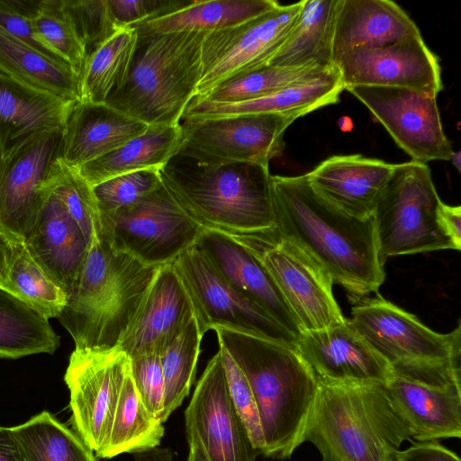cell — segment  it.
<instances>
[{"label": "cell", "mask_w": 461, "mask_h": 461, "mask_svg": "<svg viewBox=\"0 0 461 461\" xmlns=\"http://www.w3.org/2000/svg\"><path fill=\"white\" fill-rule=\"evenodd\" d=\"M130 372L144 405L162 422L165 386L159 355L151 353L130 358Z\"/></svg>", "instance_id": "obj_45"}, {"label": "cell", "mask_w": 461, "mask_h": 461, "mask_svg": "<svg viewBox=\"0 0 461 461\" xmlns=\"http://www.w3.org/2000/svg\"><path fill=\"white\" fill-rule=\"evenodd\" d=\"M62 131H44L0 152V232L24 242L51 193L47 180Z\"/></svg>", "instance_id": "obj_12"}, {"label": "cell", "mask_w": 461, "mask_h": 461, "mask_svg": "<svg viewBox=\"0 0 461 461\" xmlns=\"http://www.w3.org/2000/svg\"><path fill=\"white\" fill-rule=\"evenodd\" d=\"M76 104L28 88L0 73V152L34 134L63 131Z\"/></svg>", "instance_id": "obj_28"}, {"label": "cell", "mask_w": 461, "mask_h": 461, "mask_svg": "<svg viewBox=\"0 0 461 461\" xmlns=\"http://www.w3.org/2000/svg\"><path fill=\"white\" fill-rule=\"evenodd\" d=\"M348 319L393 374L443 384L461 383V326L438 333L376 293L353 303Z\"/></svg>", "instance_id": "obj_7"}, {"label": "cell", "mask_w": 461, "mask_h": 461, "mask_svg": "<svg viewBox=\"0 0 461 461\" xmlns=\"http://www.w3.org/2000/svg\"><path fill=\"white\" fill-rule=\"evenodd\" d=\"M194 246L231 287L266 310L296 337L301 336L295 317L251 248L230 235L205 228Z\"/></svg>", "instance_id": "obj_20"}, {"label": "cell", "mask_w": 461, "mask_h": 461, "mask_svg": "<svg viewBox=\"0 0 461 461\" xmlns=\"http://www.w3.org/2000/svg\"><path fill=\"white\" fill-rule=\"evenodd\" d=\"M9 430L19 461H97L82 438L47 411Z\"/></svg>", "instance_id": "obj_33"}, {"label": "cell", "mask_w": 461, "mask_h": 461, "mask_svg": "<svg viewBox=\"0 0 461 461\" xmlns=\"http://www.w3.org/2000/svg\"><path fill=\"white\" fill-rule=\"evenodd\" d=\"M441 203L426 164H395L373 213L383 265L395 256L456 250L440 221Z\"/></svg>", "instance_id": "obj_8"}, {"label": "cell", "mask_w": 461, "mask_h": 461, "mask_svg": "<svg viewBox=\"0 0 461 461\" xmlns=\"http://www.w3.org/2000/svg\"><path fill=\"white\" fill-rule=\"evenodd\" d=\"M207 33L137 32L127 77L105 104L148 125L179 124L197 95Z\"/></svg>", "instance_id": "obj_6"}, {"label": "cell", "mask_w": 461, "mask_h": 461, "mask_svg": "<svg viewBox=\"0 0 461 461\" xmlns=\"http://www.w3.org/2000/svg\"><path fill=\"white\" fill-rule=\"evenodd\" d=\"M278 5L274 0H193L177 11L133 28L138 33L211 32L239 25Z\"/></svg>", "instance_id": "obj_32"}, {"label": "cell", "mask_w": 461, "mask_h": 461, "mask_svg": "<svg viewBox=\"0 0 461 461\" xmlns=\"http://www.w3.org/2000/svg\"><path fill=\"white\" fill-rule=\"evenodd\" d=\"M224 369L226 383L231 402L243 422L249 438L260 455H263L265 443L256 402L249 384L224 348L219 350Z\"/></svg>", "instance_id": "obj_44"}, {"label": "cell", "mask_w": 461, "mask_h": 461, "mask_svg": "<svg viewBox=\"0 0 461 461\" xmlns=\"http://www.w3.org/2000/svg\"><path fill=\"white\" fill-rule=\"evenodd\" d=\"M194 318L189 294L171 264L162 266L118 348L129 358L160 354Z\"/></svg>", "instance_id": "obj_21"}, {"label": "cell", "mask_w": 461, "mask_h": 461, "mask_svg": "<svg viewBox=\"0 0 461 461\" xmlns=\"http://www.w3.org/2000/svg\"><path fill=\"white\" fill-rule=\"evenodd\" d=\"M163 423L144 405L129 371L117 402L107 447L102 458L158 447L164 436Z\"/></svg>", "instance_id": "obj_36"}, {"label": "cell", "mask_w": 461, "mask_h": 461, "mask_svg": "<svg viewBox=\"0 0 461 461\" xmlns=\"http://www.w3.org/2000/svg\"><path fill=\"white\" fill-rule=\"evenodd\" d=\"M388 461H400L396 456V451L390 456Z\"/></svg>", "instance_id": "obj_55"}, {"label": "cell", "mask_w": 461, "mask_h": 461, "mask_svg": "<svg viewBox=\"0 0 461 461\" xmlns=\"http://www.w3.org/2000/svg\"><path fill=\"white\" fill-rule=\"evenodd\" d=\"M160 169H144L121 175L93 187L100 214L134 203L161 184Z\"/></svg>", "instance_id": "obj_42"}, {"label": "cell", "mask_w": 461, "mask_h": 461, "mask_svg": "<svg viewBox=\"0 0 461 461\" xmlns=\"http://www.w3.org/2000/svg\"><path fill=\"white\" fill-rule=\"evenodd\" d=\"M193 0H107L112 18L119 30L141 24L188 5Z\"/></svg>", "instance_id": "obj_46"}, {"label": "cell", "mask_w": 461, "mask_h": 461, "mask_svg": "<svg viewBox=\"0 0 461 461\" xmlns=\"http://www.w3.org/2000/svg\"><path fill=\"white\" fill-rule=\"evenodd\" d=\"M301 3L279 5L239 25L208 32L202 47L196 96H204L238 75L267 66L292 30Z\"/></svg>", "instance_id": "obj_15"}, {"label": "cell", "mask_w": 461, "mask_h": 461, "mask_svg": "<svg viewBox=\"0 0 461 461\" xmlns=\"http://www.w3.org/2000/svg\"><path fill=\"white\" fill-rule=\"evenodd\" d=\"M130 358L118 348L97 352L74 349L64 380L69 390L74 431L96 456L107 447Z\"/></svg>", "instance_id": "obj_14"}, {"label": "cell", "mask_w": 461, "mask_h": 461, "mask_svg": "<svg viewBox=\"0 0 461 461\" xmlns=\"http://www.w3.org/2000/svg\"><path fill=\"white\" fill-rule=\"evenodd\" d=\"M219 346L245 375L258 408L263 456L289 459L303 435L319 384L296 348L231 330L216 328Z\"/></svg>", "instance_id": "obj_2"}, {"label": "cell", "mask_w": 461, "mask_h": 461, "mask_svg": "<svg viewBox=\"0 0 461 461\" xmlns=\"http://www.w3.org/2000/svg\"><path fill=\"white\" fill-rule=\"evenodd\" d=\"M407 440L411 430L384 385L319 384L303 443H312L321 461H388Z\"/></svg>", "instance_id": "obj_5"}, {"label": "cell", "mask_w": 461, "mask_h": 461, "mask_svg": "<svg viewBox=\"0 0 461 461\" xmlns=\"http://www.w3.org/2000/svg\"><path fill=\"white\" fill-rule=\"evenodd\" d=\"M170 264L189 294L203 336L221 328L296 348L299 338L231 287L195 246Z\"/></svg>", "instance_id": "obj_10"}, {"label": "cell", "mask_w": 461, "mask_h": 461, "mask_svg": "<svg viewBox=\"0 0 461 461\" xmlns=\"http://www.w3.org/2000/svg\"><path fill=\"white\" fill-rule=\"evenodd\" d=\"M296 350L321 384L385 385L393 375L391 366L367 344L348 319L302 333Z\"/></svg>", "instance_id": "obj_19"}, {"label": "cell", "mask_w": 461, "mask_h": 461, "mask_svg": "<svg viewBox=\"0 0 461 461\" xmlns=\"http://www.w3.org/2000/svg\"><path fill=\"white\" fill-rule=\"evenodd\" d=\"M185 431L200 440L210 461H256L260 455L231 402L219 351L185 411Z\"/></svg>", "instance_id": "obj_17"}, {"label": "cell", "mask_w": 461, "mask_h": 461, "mask_svg": "<svg viewBox=\"0 0 461 461\" xmlns=\"http://www.w3.org/2000/svg\"><path fill=\"white\" fill-rule=\"evenodd\" d=\"M395 164L355 155H337L305 174L312 188L327 201L357 218L373 213Z\"/></svg>", "instance_id": "obj_23"}, {"label": "cell", "mask_w": 461, "mask_h": 461, "mask_svg": "<svg viewBox=\"0 0 461 461\" xmlns=\"http://www.w3.org/2000/svg\"><path fill=\"white\" fill-rule=\"evenodd\" d=\"M181 139L180 123L149 125L142 134L77 169L91 187L121 175L161 169L177 154Z\"/></svg>", "instance_id": "obj_29"}, {"label": "cell", "mask_w": 461, "mask_h": 461, "mask_svg": "<svg viewBox=\"0 0 461 461\" xmlns=\"http://www.w3.org/2000/svg\"><path fill=\"white\" fill-rule=\"evenodd\" d=\"M160 267L114 249L102 236L95 238L57 317L72 337L75 348L97 352L117 348Z\"/></svg>", "instance_id": "obj_3"}, {"label": "cell", "mask_w": 461, "mask_h": 461, "mask_svg": "<svg viewBox=\"0 0 461 461\" xmlns=\"http://www.w3.org/2000/svg\"><path fill=\"white\" fill-rule=\"evenodd\" d=\"M10 240L0 232V279L5 276L6 272Z\"/></svg>", "instance_id": "obj_53"}, {"label": "cell", "mask_w": 461, "mask_h": 461, "mask_svg": "<svg viewBox=\"0 0 461 461\" xmlns=\"http://www.w3.org/2000/svg\"><path fill=\"white\" fill-rule=\"evenodd\" d=\"M203 337L194 318L159 354L165 386L163 423L189 394L195 379Z\"/></svg>", "instance_id": "obj_39"}, {"label": "cell", "mask_w": 461, "mask_h": 461, "mask_svg": "<svg viewBox=\"0 0 461 461\" xmlns=\"http://www.w3.org/2000/svg\"><path fill=\"white\" fill-rule=\"evenodd\" d=\"M460 151L457 152H452L449 160L452 162V164L456 167L457 171H461V163H460Z\"/></svg>", "instance_id": "obj_54"}, {"label": "cell", "mask_w": 461, "mask_h": 461, "mask_svg": "<svg viewBox=\"0 0 461 461\" xmlns=\"http://www.w3.org/2000/svg\"><path fill=\"white\" fill-rule=\"evenodd\" d=\"M0 73L35 91L79 102V76L0 28Z\"/></svg>", "instance_id": "obj_31"}, {"label": "cell", "mask_w": 461, "mask_h": 461, "mask_svg": "<svg viewBox=\"0 0 461 461\" xmlns=\"http://www.w3.org/2000/svg\"><path fill=\"white\" fill-rule=\"evenodd\" d=\"M189 445L187 461H210L200 440L195 436L186 437Z\"/></svg>", "instance_id": "obj_52"}, {"label": "cell", "mask_w": 461, "mask_h": 461, "mask_svg": "<svg viewBox=\"0 0 461 461\" xmlns=\"http://www.w3.org/2000/svg\"><path fill=\"white\" fill-rule=\"evenodd\" d=\"M344 89L350 86L402 87L437 97L443 89L438 56L421 36L379 48H357L334 63Z\"/></svg>", "instance_id": "obj_18"}, {"label": "cell", "mask_w": 461, "mask_h": 461, "mask_svg": "<svg viewBox=\"0 0 461 461\" xmlns=\"http://www.w3.org/2000/svg\"><path fill=\"white\" fill-rule=\"evenodd\" d=\"M339 0H303L296 21L267 65L334 67L332 40Z\"/></svg>", "instance_id": "obj_30"}, {"label": "cell", "mask_w": 461, "mask_h": 461, "mask_svg": "<svg viewBox=\"0 0 461 461\" xmlns=\"http://www.w3.org/2000/svg\"><path fill=\"white\" fill-rule=\"evenodd\" d=\"M59 347L49 320L0 286V357L52 354Z\"/></svg>", "instance_id": "obj_34"}, {"label": "cell", "mask_w": 461, "mask_h": 461, "mask_svg": "<svg viewBox=\"0 0 461 461\" xmlns=\"http://www.w3.org/2000/svg\"><path fill=\"white\" fill-rule=\"evenodd\" d=\"M0 461H19L9 428L0 426Z\"/></svg>", "instance_id": "obj_51"}, {"label": "cell", "mask_w": 461, "mask_h": 461, "mask_svg": "<svg viewBox=\"0 0 461 461\" xmlns=\"http://www.w3.org/2000/svg\"><path fill=\"white\" fill-rule=\"evenodd\" d=\"M101 233L116 250L151 267L173 262L195 245L203 227L163 183L132 204L100 214Z\"/></svg>", "instance_id": "obj_9"}, {"label": "cell", "mask_w": 461, "mask_h": 461, "mask_svg": "<svg viewBox=\"0 0 461 461\" xmlns=\"http://www.w3.org/2000/svg\"><path fill=\"white\" fill-rule=\"evenodd\" d=\"M0 286L47 318H57L66 293L37 264L23 242L10 240L6 272Z\"/></svg>", "instance_id": "obj_37"}, {"label": "cell", "mask_w": 461, "mask_h": 461, "mask_svg": "<svg viewBox=\"0 0 461 461\" xmlns=\"http://www.w3.org/2000/svg\"><path fill=\"white\" fill-rule=\"evenodd\" d=\"M32 24L41 40L79 76L86 51L64 1L41 0Z\"/></svg>", "instance_id": "obj_41"}, {"label": "cell", "mask_w": 461, "mask_h": 461, "mask_svg": "<svg viewBox=\"0 0 461 461\" xmlns=\"http://www.w3.org/2000/svg\"><path fill=\"white\" fill-rule=\"evenodd\" d=\"M0 28L51 59L68 65L41 40L34 30L32 19L13 9L7 0H0Z\"/></svg>", "instance_id": "obj_47"}, {"label": "cell", "mask_w": 461, "mask_h": 461, "mask_svg": "<svg viewBox=\"0 0 461 461\" xmlns=\"http://www.w3.org/2000/svg\"><path fill=\"white\" fill-rule=\"evenodd\" d=\"M148 127L106 104L77 102L62 131L59 158L79 168L142 134Z\"/></svg>", "instance_id": "obj_25"}, {"label": "cell", "mask_w": 461, "mask_h": 461, "mask_svg": "<svg viewBox=\"0 0 461 461\" xmlns=\"http://www.w3.org/2000/svg\"><path fill=\"white\" fill-rule=\"evenodd\" d=\"M371 112L413 161L449 160L436 97L402 87L357 86L346 88Z\"/></svg>", "instance_id": "obj_16"}, {"label": "cell", "mask_w": 461, "mask_h": 461, "mask_svg": "<svg viewBox=\"0 0 461 461\" xmlns=\"http://www.w3.org/2000/svg\"><path fill=\"white\" fill-rule=\"evenodd\" d=\"M411 447L397 450L400 461H460L458 456L438 441L411 442Z\"/></svg>", "instance_id": "obj_48"}, {"label": "cell", "mask_w": 461, "mask_h": 461, "mask_svg": "<svg viewBox=\"0 0 461 461\" xmlns=\"http://www.w3.org/2000/svg\"><path fill=\"white\" fill-rule=\"evenodd\" d=\"M163 185L203 228L237 239L275 230L269 168L249 163L208 166L175 155L159 170Z\"/></svg>", "instance_id": "obj_4"}, {"label": "cell", "mask_w": 461, "mask_h": 461, "mask_svg": "<svg viewBox=\"0 0 461 461\" xmlns=\"http://www.w3.org/2000/svg\"><path fill=\"white\" fill-rule=\"evenodd\" d=\"M343 90L339 72L334 67L308 82L252 100L212 103L194 97L185 108L181 120L258 113H276L296 120L312 111L337 104Z\"/></svg>", "instance_id": "obj_27"}, {"label": "cell", "mask_w": 461, "mask_h": 461, "mask_svg": "<svg viewBox=\"0 0 461 461\" xmlns=\"http://www.w3.org/2000/svg\"><path fill=\"white\" fill-rule=\"evenodd\" d=\"M85 45L86 57L119 31L110 14L107 0H63Z\"/></svg>", "instance_id": "obj_43"}, {"label": "cell", "mask_w": 461, "mask_h": 461, "mask_svg": "<svg viewBox=\"0 0 461 461\" xmlns=\"http://www.w3.org/2000/svg\"><path fill=\"white\" fill-rule=\"evenodd\" d=\"M48 187L64 204L69 215L78 225L87 243L101 233V218L91 187L77 168L70 167L59 157L52 163Z\"/></svg>", "instance_id": "obj_40"}, {"label": "cell", "mask_w": 461, "mask_h": 461, "mask_svg": "<svg viewBox=\"0 0 461 461\" xmlns=\"http://www.w3.org/2000/svg\"><path fill=\"white\" fill-rule=\"evenodd\" d=\"M411 438L438 441L461 437V383L437 384L393 374L384 385Z\"/></svg>", "instance_id": "obj_22"}, {"label": "cell", "mask_w": 461, "mask_h": 461, "mask_svg": "<svg viewBox=\"0 0 461 461\" xmlns=\"http://www.w3.org/2000/svg\"><path fill=\"white\" fill-rule=\"evenodd\" d=\"M275 233L300 248L353 303L377 293L385 277L373 217L350 215L323 198L306 175L271 176Z\"/></svg>", "instance_id": "obj_1"}, {"label": "cell", "mask_w": 461, "mask_h": 461, "mask_svg": "<svg viewBox=\"0 0 461 461\" xmlns=\"http://www.w3.org/2000/svg\"><path fill=\"white\" fill-rule=\"evenodd\" d=\"M174 451L170 447H156L132 453L134 461H174Z\"/></svg>", "instance_id": "obj_50"}, {"label": "cell", "mask_w": 461, "mask_h": 461, "mask_svg": "<svg viewBox=\"0 0 461 461\" xmlns=\"http://www.w3.org/2000/svg\"><path fill=\"white\" fill-rule=\"evenodd\" d=\"M334 67L309 65L292 68L267 65L230 78L204 96L195 97L212 103H238L252 100L308 82Z\"/></svg>", "instance_id": "obj_38"}, {"label": "cell", "mask_w": 461, "mask_h": 461, "mask_svg": "<svg viewBox=\"0 0 461 461\" xmlns=\"http://www.w3.org/2000/svg\"><path fill=\"white\" fill-rule=\"evenodd\" d=\"M294 121L276 113L181 120L177 155L208 166L249 163L268 167L283 154L285 131Z\"/></svg>", "instance_id": "obj_11"}, {"label": "cell", "mask_w": 461, "mask_h": 461, "mask_svg": "<svg viewBox=\"0 0 461 461\" xmlns=\"http://www.w3.org/2000/svg\"><path fill=\"white\" fill-rule=\"evenodd\" d=\"M137 37L133 27L121 30L87 55L79 75V102L105 104L111 93L122 86Z\"/></svg>", "instance_id": "obj_35"}, {"label": "cell", "mask_w": 461, "mask_h": 461, "mask_svg": "<svg viewBox=\"0 0 461 461\" xmlns=\"http://www.w3.org/2000/svg\"><path fill=\"white\" fill-rule=\"evenodd\" d=\"M23 243L32 258L68 296L83 268L89 244L54 193L49 194Z\"/></svg>", "instance_id": "obj_24"}, {"label": "cell", "mask_w": 461, "mask_h": 461, "mask_svg": "<svg viewBox=\"0 0 461 461\" xmlns=\"http://www.w3.org/2000/svg\"><path fill=\"white\" fill-rule=\"evenodd\" d=\"M439 218L456 249L459 250L461 249V207L448 205L442 202Z\"/></svg>", "instance_id": "obj_49"}, {"label": "cell", "mask_w": 461, "mask_h": 461, "mask_svg": "<svg viewBox=\"0 0 461 461\" xmlns=\"http://www.w3.org/2000/svg\"><path fill=\"white\" fill-rule=\"evenodd\" d=\"M421 36L408 14L389 0H339L332 40L333 63L357 48H379Z\"/></svg>", "instance_id": "obj_26"}, {"label": "cell", "mask_w": 461, "mask_h": 461, "mask_svg": "<svg viewBox=\"0 0 461 461\" xmlns=\"http://www.w3.org/2000/svg\"><path fill=\"white\" fill-rule=\"evenodd\" d=\"M258 255L295 317L302 333L346 321L327 273L305 252L275 230L260 238L238 239Z\"/></svg>", "instance_id": "obj_13"}]
</instances>
